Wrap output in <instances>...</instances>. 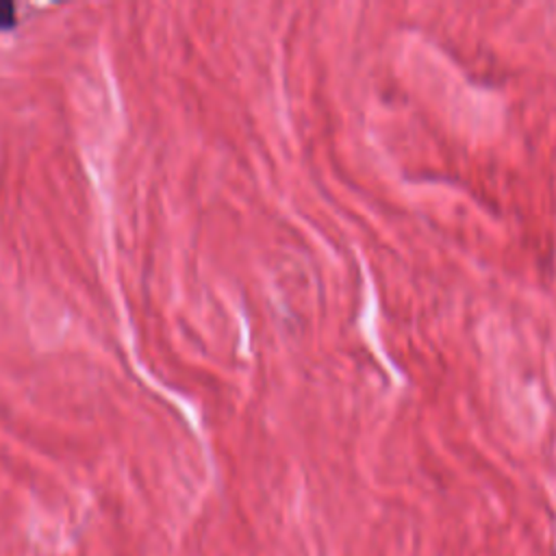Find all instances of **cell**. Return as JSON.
Wrapping results in <instances>:
<instances>
[{
    "label": "cell",
    "instance_id": "cell-1",
    "mask_svg": "<svg viewBox=\"0 0 556 556\" xmlns=\"http://www.w3.org/2000/svg\"><path fill=\"white\" fill-rule=\"evenodd\" d=\"M13 11H15V7L11 2H0V28L13 26V22H15Z\"/></svg>",
    "mask_w": 556,
    "mask_h": 556
}]
</instances>
